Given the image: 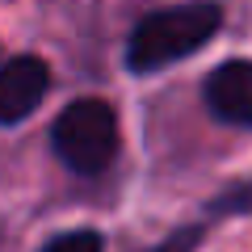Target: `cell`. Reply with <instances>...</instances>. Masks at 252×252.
<instances>
[{
    "label": "cell",
    "mask_w": 252,
    "mask_h": 252,
    "mask_svg": "<svg viewBox=\"0 0 252 252\" xmlns=\"http://www.w3.org/2000/svg\"><path fill=\"white\" fill-rule=\"evenodd\" d=\"M202 101H206L210 118L252 130V59L219 63L202 84Z\"/></svg>",
    "instance_id": "4"
},
{
    "label": "cell",
    "mask_w": 252,
    "mask_h": 252,
    "mask_svg": "<svg viewBox=\"0 0 252 252\" xmlns=\"http://www.w3.org/2000/svg\"><path fill=\"white\" fill-rule=\"evenodd\" d=\"M51 93V63L42 55H9L0 63V126H21Z\"/></svg>",
    "instance_id": "3"
},
{
    "label": "cell",
    "mask_w": 252,
    "mask_h": 252,
    "mask_svg": "<svg viewBox=\"0 0 252 252\" xmlns=\"http://www.w3.org/2000/svg\"><path fill=\"white\" fill-rule=\"evenodd\" d=\"M223 30V4L219 0H185L168 9H152L135 21L126 38V72L152 76L172 63L198 55L210 38Z\"/></svg>",
    "instance_id": "1"
},
{
    "label": "cell",
    "mask_w": 252,
    "mask_h": 252,
    "mask_svg": "<svg viewBox=\"0 0 252 252\" xmlns=\"http://www.w3.org/2000/svg\"><path fill=\"white\" fill-rule=\"evenodd\" d=\"M51 147L59 164L76 177H101L109 164L118 160L122 147V130H118V114L109 101L101 97H76L59 109L51 122Z\"/></svg>",
    "instance_id": "2"
},
{
    "label": "cell",
    "mask_w": 252,
    "mask_h": 252,
    "mask_svg": "<svg viewBox=\"0 0 252 252\" xmlns=\"http://www.w3.org/2000/svg\"><path fill=\"white\" fill-rule=\"evenodd\" d=\"M219 215H252V185H240V189H227L223 198L210 202V219Z\"/></svg>",
    "instance_id": "6"
},
{
    "label": "cell",
    "mask_w": 252,
    "mask_h": 252,
    "mask_svg": "<svg viewBox=\"0 0 252 252\" xmlns=\"http://www.w3.org/2000/svg\"><path fill=\"white\" fill-rule=\"evenodd\" d=\"M38 252H105V235L97 227H76V231L51 235Z\"/></svg>",
    "instance_id": "5"
},
{
    "label": "cell",
    "mask_w": 252,
    "mask_h": 252,
    "mask_svg": "<svg viewBox=\"0 0 252 252\" xmlns=\"http://www.w3.org/2000/svg\"><path fill=\"white\" fill-rule=\"evenodd\" d=\"M202 231H206V227H181V231H172L168 240H164L160 248H152V252H193L202 244Z\"/></svg>",
    "instance_id": "7"
}]
</instances>
